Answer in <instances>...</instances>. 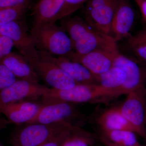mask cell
Listing matches in <instances>:
<instances>
[{
	"instance_id": "9a60e30c",
	"label": "cell",
	"mask_w": 146,
	"mask_h": 146,
	"mask_svg": "<svg viewBox=\"0 0 146 146\" xmlns=\"http://www.w3.org/2000/svg\"><path fill=\"white\" fill-rule=\"evenodd\" d=\"M73 51L83 55L98 49L114 48L118 46L111 36L92 28L72 44Z\"/></svg>"
},
{
	"instance_id": "4316f807",
	"label": "cell",
	"mask_w": 146,
	"mask_h": 146,
	"mask_svg": "<svg viewBox=\"0 0 146 146\" xmlns=\"http://www.w3.org/2000/svg\"><path fill=\"white\" fill-rule=\"evenodd\" d=\"M13 46V42L10 38L0 35V61L11 52Z\"/></svg>"
},
{
	"instance_id": "8fae6325",
	"label": "cell",
	"mask_w": 146,
	"mask_h": 146,
	"mask_svg": "<svg viewBox=\"0 0 146 146\" xmlns=\"http://www.w3.org/2000/svg\"><path fill=\"white\" fill-rule=\"evenodd\" d=\"M136 18L129 0H119L111 25L110 36L116 43L131 36Z\"/></svg>"
},
{
	"instance_id": "83f0119b",
	"label": "cell",
	"mask_w": 146,
	"mask_h": 146,
	"mask_svg": "<svg viewBox=\"0 0 146 146\" xmlns=\"http://www.w3.org/2000/svg\"><path fill=\"white\" fill-rule=\"evenodd\" d=\"M33 0H0V8L21 5H31Z\"/></svg>"
},
{
	"instance_id": "ac0fdd59",
	"label": "cell",
	"mask_w": 146,
	"mask_h": 146,
	"mask_svg": "<svg viewBox=\"0 0 146 146\" xmlns=\"http://www.w3.org/2000/svg\"><path fill=\"white\" fill-rule=\"evenodd\" d=\"M97 124L104 130L129 131L139 135L138 130L122 114L119 107L105 110L97 119Z\"/></svg>"
},
{
	"instance_id": "9c48e42d",
	"label": "cell",
	"mask_w": 146,
	"mask_h": 146,
	"mask_svg": "<svg viewBox=\"0 0 146 146\" xmlns=\"http://www.w3.org/2000/svg\"><path fill=\"white\" fill-rule=\"evenodd\" d=\"M119 52L117 47L97 50L83 55H78L73 52L65 57L80 63L94 74L98 76L113 67Z\"/></svg>"
},
{
	"instance_id": "d4e9b609",
	"label": "cell",
	"mask_w": 146,
	"mask_h": 146,
	"mask_svg": "<svg viewBox=\"0 0 146 146\" xmlns=\"http://www.w3.org/2000/svg\"><path fill=\"white\" fill-rule=\"evenodd\" d=\"M17 80L11 71L0 62V91L10 86Z\"/></svg>"
},
{
	"instance_id": "5bb4252c",
	"label": "cell",
	"mask_w": 146,
	"mask_h": 146,
	"mask_svg": "<svg viewBox=\"0 0 146 146\" xmlns=\"http://www.w3.org/2000/svg\"><path fill=\"white\" fill-rule=\"evenodd\" d=\"M45 57L52 61L67 73L79 84L98 85V76L91 72L80 63L64 56H54L48 53L38 50Z\"/></svg>"
},
{
	"instance_id": "d6986e66",
	"label": "cell",
	"mask_w": 146,
	"mask_h": 146,
	"mask_svg": "<svg viewBox=\"0 0 146 146\" xmlns=\"http://www.w3.org/2000/svg\"><path fill=\"white\" fill-rule=\"evenodd\" d=\"M125 40L121 48L124 54H122L146 66V40L135 35Z\"/></svg>"
},
{
	"instance_id": "30bf717a",
	"label": "cell",
	"mask_w": 146,
	"mask_h": 146,
	"mask_svg": "<svg viewBox=\"0 0 146 146\" xmlns=\"http://www.w3.org/2000/svg\"><path fill=\"white\" fill-rule=\"evenodd\" d=\"M113 66L121 69L126 75L125 82L119 89L121 95H127L131 91L145 87L146 84L145 65L120 52L115 58Z\"/></svg>"
},
{
	"instance_id": "7a4b0ae2",
	"label": "cell",
	"mask_w": 146,
	"mask_h": 146,
	"mask_svg": "<svg viewBox=\"0 0 146 146\" xmlns=\"http://www.w3.org/2000/svg\"><path fill=\"white\" fill-rule=\"evenodd\" d=\"M36 49L54 56H65L73 51L68 34L56 23H49L31 33Z\"/></svg>"
},
{
	"instance_id": "44dd1931",
	"label": "cell",
	"mask_w": 146,
	"mask_h": 146,
	"mask_svg": "<svg viewBox=\"0 0 146 146\" xmlns=\"http://www.w3.org/2000/svg\"><path fill=\"white\" fill-rule=\"evenodd\" d=\"M98 83L100 86L117 91L121 95L119 89L126 80V75L122 70L113 66L106 72L98 76Z\"/></svg>"
},
{
	"instance_id": "8992f818",
	"label": "cell",
	"mask_w": 146,
	"mask_h": 146,
	"mask_svg": "<svg viewBox=\"0 0 146 146\" xmlns=\"http://www.w3.org/2000/svg\"><path fill=\"white\" fill-rule=\"evenodd\" d=\"M23 19L12 21L0 27V35L10 38L20 53L28 60L38 56L39 52Z\"/></svg>"
},
{
	"instance_id": "484cf974",
	"label": "cell",
	"mask_w": 146,
	"mask_h": 146,
	"mask_svg": "<svg viewBox=\"0 0 146 146\" xmlns=\"http://www.w3.org/2000/svg\"><path fill=\"white\" fill-rule=\"evenodd\" d=\"M74 126H73L62 131L41 146H63L64 142L70 133L72 129Z\"/></svg>"
},
{
	"instance_id": "6da1fadb",
	"label": "cell",
	"mask_w": 146,
	"mask_h": 146,
	"mask_svg": "<svg viewBox=\"0 0 146 146\" xmlns=\"http://www.w3.org/2000/svg\"><path fill=\"white\" fill-rule=\"evenodd\" d=\"M119 91L106 89L100 85L78 84L69 89H50L43 96L42 104L58 102L72 103L102 101L120 96Z\"/></svg>"
},
{
	"instance_id": "1f68e13d",
	"label": "cell",
	"mask_w": 146,
	"mask_h": 146,
	"mask_svg": "<svg viewBox=\"0 0 146 146\" xmlns=\"http://www.w3.org/2000/svg\"><path fill=\"white\" fill-rule=\"evenodd\" d=\"M135 35L139 38L146 40V30L139 31Z\"/></svg>"
},
{
	"instance_id": "f546056e",
	"label": "cell",
	"mask_w": 146,
	"mask_h": 146,
	"mask_svg": "<svg viewBox=\"0 0 146 146\" xmlns=\"http://www.w3.org/2000/svg\"><path fill=\"white\" fill-rule=\"evenodd\" d=\"M135 1L138 5L143 18L146 22V0H136Z\"/></svg>"
},
{
	"instance_id": "7c38bea8",
	"label": "cell",
	"mask_w": 146,
	"mask_h": 146,
	"mask_svg": "<svg viewBox=\"0 0 146 146\" xmlns=\"http://www.w3.org/2000/svg\"><path fill=\"white\" fill-rule=\"evenodd\" d=\"M65 0H35L31 5V19L30 33L51 23H56V18L62 8Z\"/></svg>"
},
{
	"instance_id": "ffe728a7",
	"label": "cell",
	"mask_w": 146,
	"mask_h": 146,
	"mask_svg": "<svg viewBox=\"0 0 146 146\" xmlns=\"http://www.w3.org/2000/svg\"><path fill=\"white\" fill-rule=\"evenodd\" d=\"M107 146H137L140 145L135 133L132 131L121 130L100 129Z\"/></svg>"
},
{
	"instance_id": "4fadbf2b",
	"label": "cell",
	"mask_w": 146,
	"mask_h": 146,
	"mask_svg": "<svg viewBox=\"0 0 146 146\" xmlns=\"http://www.w3.org/2000/svg\"><path fill=\"white\" fill-rule=\"evenodd\" d=\"M118 1L109 0L91 10L84 11L82 17L94 29L110 36L111 25Z\"/></svg>"
},
{
	"instance_id": "3957f363",
	"label": "cell",
	"mask_w": 146,
	"mask_h": 146,
	"mask_svg": "<svg viewBox=\"0 0 146 146\" xmlns=\"http://www.w3.org/2000/svg\"><path fill=\"white\" fill-rule=\"evenodd\" d=\"M73 126L64 122L26 124L12 134L11 143L13 146H41L60 131Z\"/></svg>"
},
{
	"instance_id": "7402d4cb",
	"label": "cell",
	"mask_w": 146,
	"mask_h": 146,
	"mask_svg": "<svg viewBox=\"0 0 146 146\" xmlns=\"http://www.w3.org/2000/svg\"><path fill=\"white\" fill-rule=\"evenodd\" d=\"M96 141L94 134L80 127L74 126L62 146H93Z\"/></svg>"
},
{
	"instance_id": "e0dca14e",
	"label": "cell",
	"mask_w": 146,
	"mask_h": 146,
	"mask_svg": "<svg viewBox=\"0 0 146 146\" xmlns=\"http://www.w3.org/2000/svg\"><path fill=\"white\" fill-rule=\"evenodd\" d=\"M0 62L5 65L19 80L34 83H39L40 81L28 60L20 53L11 52Z\"/></svg>"
},
{
	"instance_id": "5b68a950",
	"label": "cell",
	"mask_w": 146,
	"mask_h": 146,
	"mask_svg": "<svg viewBox=\"0 0 146 146\" xmlns=\"http://www.w3.org/2000/svg\"><path fill=\"white\" fill-rule=\"evenodd\" d=\"M38 52V56L27 60L40 79L53 89H69L79 84L65 71Z\"/></svg>"
},
{
	"instance_id": "52a82bcc",
	"label": "cell",
	"mask_w": 146,
	"mask_h": 146,
	"mask_svg": "<svg viewBox=\"0 0 146 146\" xmlns=\"http://www.w3.org/2000/svg\"><path fill=\"white\" fill-rule=\"evenodd\" d=\"M122 114L138 130L139 135L145 138V122L146 116L145 86L132 91L119 107Z\"/></svg>"
},
{
	"instance_id": "836d02e7",
	"label": "cell",
	"mask_w": 146,
	"mask_h": 146,
	"mask_svg": "<svg viewBox=\"0 0 146 146\" xmlns=\"http://www.w3.org/2000/svg\"><path fill=\"white\" fill-rule=\"evenodd\" d=\"M141 146V145H138V146Z\"/></svg>"
},
{
	"instance_id": "ba28073f",
	"label": "cell",
	"mask_w": 146,
	"mask_h": 146,
	"mask_svg": "<svg viewBox=\"0 0 146 146\" xmlns=\"http://www.w3.org/2000/svg\"><path fill=\"white\" fill-rule=\"evenodd\" d=\"M49 88L39 83H34L17 80L3 90L0 91V106L25 101L41 98Z\"/></svg>"
},
{
	"instance_id": "d6a6232c",
	"label": "cell",
	"mask_w": 146,
	"mask_h": 146,
	"mask_svg": "<svg viewBox=\"0 0 146 146\" xmlns=\"http://www.w3.org/2000/svg\"><path fill=\"white\" fill-rule=\"evenodd\" d=\"M145 138H146V116L145 120Z\"/></svg>"
},
{
	"instance_id": "2e32d148",
	"label": "cell",
	"mask_w": 146,
	"mask_h": 146,
	"mask_svg": "<svg viewBox=\"0 0 146 146\" xmlns=\"http://www.w3.org/2000/svg\"><path fill=\"white\" fill-rule=\"evenodd\" d=\"M42 105L22 101L0 106V113L3 114L10 123L26 124L36 115Z\"/></svg>"
},
{
	"instance_id": "cb8c5ba5",
	"label": "cell",
	"mask_w": 146,
	"mask_h": 146,
	"mask_svg": "<svg viewBox=\"0 0 146 146\" xmlns=\"http://www.w3.org/2000/svg\"><path fill=\"white\" fill-rule=\"evenodd\" d=\"M89 0H65L62 8L56 18L58 20L69 17Z\"/></svg>"
},
{
	"instance_id": "603a6c76",
	"label": "cell",
	"mask_w": 146,
	"mask_h": 146,
	"mask_svg": "<svg viewBox=\"0 0 146 146\" xmlns=\"http://www.w3.org/2000/svg\"><path fill=\"white\" fill-rule=\"evenodd\" d=\"M30 5H21L0 8V27L24 18L29 9Z\"/></svg>"
},
{
	"instance_id": "277c9868",
	"label": "cell",
	"mask_w": 146,
	"mask_h": 146,
	"mask_svg": "<svg viewBox=\"0 0 146 146\" xmlns=\"http://www.w3.org/2000/svg\"><path fill=\"white\" fill-rule=\"evenodd\" d=\"M74 104L66 102L42 104L36 115L26 124L64 122L78 126L74 121H84V117Z\"/></svg>"
},
{
	"instance_id": "4dcf8cb0",
	"label": "cell",
	"mask_w": 146,
	"mask_h": 146,
	"mask_svg": "<svg viewBox=\"0 0 146 146\" xmlns=\"http://www.w3.org/2000/svg\"><path fill=\"white\" fill-rule=\"evenodd\" d=\"M10 123L7 119L0 117V131L5 128Z\"/></svg>"
},
{
	"instance_id": "e575fe53",
	"label": "cell",
	"mask_w": 146,
	"mask_h": 146,
	"mask_svg": "<svg viewBox=\"0 0 146 146\" xmlns=\"http://www.w3.org/2000/svg\"><path fill=\"white\" fill-rule=\"evenodd\" d=\"M134 1H136V0H134Z\"/></svg>"
},
{
	"instance_id": "f1b7e54d",
	"label": "cell",
	"mask_w": 146,
	"mask_h": 146,
	"mask_svg": "<svg viewBox=\"0 0 146 146\" xmlns=\"http://www.w3.org/2000/svg\"><path fill=\"white\" fill-rule=\"evenodd\" d=\"M109 0H89L86 3L84 11H88L107 2Z\"/></svg>"
}]
</instances>
